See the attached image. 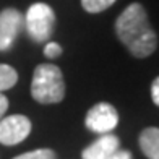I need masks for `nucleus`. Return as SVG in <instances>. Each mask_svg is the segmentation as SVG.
I'll return each instance as SVG.
<instances>
[{"label":"nucleus","mask_w":159,"mask_h":159,"mask_svg":"<svg viewBox=\"0 0 159 159\" xmlns=\"http://www.w3.org/2000/svg\"><path fill=\"white\" fill-rule=\"evenodd\" d=\"M115 33L125 47L138 59L151 55L156 50L157 38L153 31L146 11L140 3H132L115 21Z\"/></svg>","instance_id":"1"},{"label":"nucleus","mask_w":159,"mask_h":159,"mask_svg":"<svg viewBox=\"0 0 159 159\" xmlns=\"http://www.w3.org/2000/svg\"><path fill=\"white\" fill-rule=\"evenodd\" d=\"M31 96L41 104H55L63 99L65 81L57 65L41 63L36 67L31 81Z\"/></svg>","instance_id":"2"},{"label":"nucleus","mask_w":159,"mask_h":159,"mask_svg":"<svg viewBox=\"0 0 159 159\" xmlns=\"http://www.w3.org/2000/svg\"><path fill=\"white\" fill-rule=\"evenodd\" d=\"M25 26L34 42H46L54 33L55 13L47 3H33L26 11Z\"/></svg>","instance_id":"3"},{"label":"nucleus","mask_w":159,"mask_h":159,"mask_svg":"<svg viewBox=\"0 0 159 159\" xmlns=\"http://www.w3.org/2000/svg\"><path fill=\"white\" fill-rule=\"evenodd\" d=\"M84 124L86 128L94 133H111L119 124V114L109 102H99L88 111Z\"/></svg>","instance_id":"4"},{"label":"nucleus","mask_w":159,"mask_h":159,"mask_svg":"<svg viewBox=\"0 0 159 159\" xmlns=\"http://www.w3.org/2000/svg\"><path fill=\"white\" fill-rule=\"evenodd\" d=\"M31 133V122L25 115H8L0 119V143L5 146H13L28 138Z\"/></svg>","instance_id":"5"},{"label":"nucleus","mask_w":159,"mask_h":159,"mask_svg":"<svg viewBox=\"0 0 159 159\" xmlns=\"http://www.w3.org/2000/svg\"><path fill=\"white\" fill-rule=\"evenodd\" d=\"M25 18L16 8H5L0 11V52L8 50L23 28Z\"/></svg>","instance_id":"6"},{"label":"nucleus","mask_w":159,"mask_h":159,"mask_svg":"<svg viewBox=\"0 0 159 159\" xmlns=\"http://www.w3.org/2000/svg\"><path fill=\"white\" fill-rule=\"evenodd\" d=\"M119 146H120V140L117 136L112 133H104L83 151L81 157L83 159H106L112 153H115L119 149Z\"/></svg>","instance_id":"7"},{"label":"nucleus","mask_w":159,"mask_h":159,"mask_svg":"<svg viewBox=\"0 0 159 159\" xmlns=\"http://www.w3.org/2000/svg\"><path fill=\"white\" fill-rule=\"evenodd\" d=\"M140 148L149 159H159V128L148 127L140 135Z\"/></svg>","instance_id":"8"},{"label":"nucleus","mask_w":159,"mask_h":159,"mask_svg":"<svg viewBox=\"0 0 159 159\" xmlns=\"http://www.w3.org/2000/svg\"><path fill=\"white\" fill-rule=\"evenodd\" d=\"M16 81H18L16 70L10 67V65L0 63V93L13 88L16 84Z\"/></svg>","instance_id":"9"},{"label":"nucleus","mask_w":159,"mask_h":159,"mask_svg":"<svg viewBox=\"0 0 159 159\" xmlns=\"http://www.w3.org/2000/svg\"><path fill=\"white\" fill-rule=\"evenodd\" d=\"M115 3V0H81L83 8L88 13H99L104 11Z\"/></svg>","instance_id":"10"},{"label":"nucleus","mask_w":159,"mask_h":159,"mask_svg":"<svg viewBox=\"0 0 159 159\" xmlns=\"http://www.w3.org/2000/svg\"><path fill=\"white\" fill-rule=\"evenodd\" d=\"M13 159H55V153L52 149H34L30 151V153H25V154H20Z\"/></svg>","instance_id":"11"},{"label":"nucleus","mask_w":159,"mask_h":159,"mask_svg":"<svg viewBox=\"0 0 159 159\" xmlns=\"http://www.w3.org/2000/svg\"><path fill=\"white\" fill-rule=\"evenodd\" d=\"M62 54V47L60 44H57V42H47L46 47H44V55L49 57V59H55V57H59Z\"/></svg>","instance_id":"12"},{"label":"nucleus","mask_w":159,"mask_h":159,"mask_svg":"<svg viewBox=\"0 0 159 159\" xmlns=\"http://www.w3.org/2000/svg\"><path fill=\"white\" fill-rule=\"evenodd\" d=\"M151 98H153V102L159 106V76L151 84Z\"/></svg>","instance_id":"13"},{"label":"nucleus","mask_w":159,"mask_h":159,"mask_svg":"<svg viewBox=\"0 0 159 159\" xmlns=\"http://www.w3.org/2000/svg\"><path fill=\"white\" fill-rule=\"evenodd\" d=\"M106 159H132V153L127 149H117L115 153H112L109 157Z\"/></svg>","instance_id":"14"},{"label":"nucleus","mask_w":159,"mask_h":159,"mask_svg":"<svg viewBox=\"0 0 159 159\" xmlns=\"http://www.w3.org/2000/svg\"><path fill=\"white\" fill-rule=\"evenodd\" d=\"M7 109H8V99H7V96H3L2 93H0V119H3Z\"/></svg>","instance_id":"15"}]
</instances>
